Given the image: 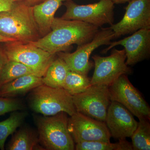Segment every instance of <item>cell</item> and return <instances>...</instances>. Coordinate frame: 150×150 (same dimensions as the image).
Segmentation results:
<instances>
[{
    "mask_svg": "<svg viewBox=\"0 0 150 150\" xmlns=\"http://www.w3.org/2000/svg\"><path fill=\"white\" fill-rule=\"evenodd\" d=\"M99 28L84 22L55 18L48 34L29 42L51 55L67 51L73 44L80 46L93 39Z\"/></svg>",
    "mask_w": 150,
    "mask_h": 150,
    "instance_id": "1",
    "label": "cell"
},
{
    "mask_svg": "<svg viewBox=\"0 0 150 150\" xmlns=\"http://www.w3.org/2000/svg\"><path fill=\"white\" fill-rule=\"evenodd\" d=\"M33 10V6L14 2L10 10L0 13V35L23 43L38 40L41 36Z\"/></svg>",
    "mask_w": 150,
    "mask_h": 150,
    "instance_id": "2",
    "label": "cell"
},
{
    "mask_svg": "<svg viewBox=\"0 0 150 150\" xmlns=\"http://www.w3.org/2000/svg\"><path fill=\"white\" fill-rule=\"evenodd\" d=\"M67 115L62 112L36 118L39 143L45 149H75L74 142L68 130Z\"/></svg>",
    "mask_w": 150,
    "mask_h": 150,
    "instance_id": "3",
    "label": "cell"
},
{
    "mask_svg": "<svg viewBox=\"0 0 150 150\" xmlns=\"http://www.w3.org/2000/svg\"><path fill=\"white\" fill-rule=\"evenodd\" d=\"M29 103L33 111L44 116L63 112L71 116L76 112L73 96L63 88H54L44 84L33 90Z\"/></svg>",
    "mask_w": 150,
    "mask_h": 150,
    "instance_id": "4",
    "label": "cell"
},
{
    "mask_svg": "<svg viewBox=\"0 0 150 150\" xmlns=\"http://www.w3.org/2000/svg\"><path fill=\"white\" fill-rule=\"evenodd\" d=\"M3 43L2 48L8 61L19 62L30 67L40 77L56 58V55H51L30 43L13 41Z\"/></svg>",
    "mask_w": 150,
    "mask_h": 150,
    "instance_id": "5",
    "label": "cell"
},
{
    "mask_svg": "<svg viewBox=\"0 0 150 150\" xmlns=\"http://www.w3.org/2000/svg\"><path fill=\"white\" fill-rule=\"evenodd\" d=\"M94 4L80 5L73 1L64 3L66 12L61 18L68 20H76L93 25L98 28L114 22L115 4L111 0H99Z\"/></svg>",
    "mask_w": 150,
    "mask_h": 150,
    "instance_id": "6",
    "label": "cell"
},
{
    "mask_svg": "<svg viewBox=\"0 0 150 150\" xmlns=\"http://www.w3.org/2000/svg\"><path fill=\"white\" fill-rule=\"evenodd\" d=\"M114 39V32L110 27L101 28L91 40L78 46L74 52H59L56 54L64 61L70 71L87 76L94 66L93 62L89 60L92 53L100 46L109 45Z\"/></svg>",
    "mask_w": 150,
    "mask_h": 150,
    "instance_id": "7",
    "label": "cell"
},
{
    "mask_svg": "<svg viewBox=\"0 0 150 150\" xmlns=\"http://www.w3.org/2000/svg\"><path fill=\"white\" fill-rule=\"evenodd\" d=\"M95 69L91 79V85L110 86L122 75H130L132 71L126 64L124 49H112L109 56L94 55L92 57Z\"/></svg>",
    "mask_w": 150,
    "mask_h": 150,
    "instance_id": "8",
    "label": "cell"
},
{
    "mask_svg": "<svg viewBox=\"0 0 150 150\" xmlns=\"http://www.w3.org/2000/svg\"><path fill=\"white\" fill-rule=\"evenodd\" d=\"M111 101L119 103L139 120H150L149 104L136 88L129 81L127 75H122L108 87Z\"/></svg>",
    "mask_w": 150,
    "mask_h": 150,
    "instance_id": "9",
    "label": "cell"
},
{
    "mask_svg": "<svg viewBox=\"0 0 150 150\" xmlns=\"http://www.w3.org/2000/svg\"><path fill=\"white\" fill-rule=\"evenodd\" d=\"M73 103L77 112L105 121L110 100L108 87L94 85L81 93L73 96Z\"/></svg>",
    "mask_w": 150,
    "mask_h": 150,
    "instance_id": "10",
    "label": "cell"
},
{
    "mask_svg": "<svg viewBox=\"0 0 150 150\" xmlns=\"http://www.w3.org/2000/svg\"><path fill=\"white\" fill-rule=\"evenodd\" d=\"M68 128L74 143L110 142L111 135L106 123L76 112L68 118Z\"/></svg>",
    "mask_w": 150,
    "mask_h": 150,
    "instance_id": "11",
    "label": "cell"
},
{
    "mask_svg": "<svg viewBox=\"0 0 150 150\" xmlns=\"http://www.w3.org/2000/svg\"><path fill=\"white\" fill-rule=\"evenodd\" d=\"M119 22L110 25L115 38L132 34L143 28H150V0H131Z\"/></svg>",
    "mask_w": 150,
    "mask_h": 150,
    "instance_id": "12",
    "label": "cell"
},
{
    "mask_svg": "<svg viewBox=\"0 0 150 150\" xmlns=\"http://www.w3.org/2000/svg\"><path fill=\"white\" fill-rule=\"evenodd\" d=\"M120 45L124 47L126 64L128 66H134L148 59L150 54V28L139 30L123 39L110 42L101 53L106 54L115 46Z\"/></svg>",
    "mask_w": 150,
    "mask_h": 150,
    "instance_id": "13",
    "label": "cell"
},
{
    "mask_svg": "<svg viewBox=\"0 0 150 150\" xmlns=\"http://www.w3.org/2000/svg\"><path fill=\"white\" fill-rule=\"evenodd\" d=\"M105 122L111 137L118 140L131 137L138 123L127 108L115 101L110 102Z\"/></svg>",
    "mask_w": 150,
    "mask_h": 150,
    "instance_id": "14",
    "label": "cell"
},
{
    "mask_svg": "<svg viewBox=\"0 0 150 150\" xmlns=\"http://www.w3.org/2000/svg\"><path fill=\"white\" fill-rule=\"evenodd\" d=\"M71 0H43L33 6V15L41 37L51 30L56 11L64 2Z\"/></svg>",
    "mask_w": 150,
    "mask_h": 150,
    "instance_id": "15",
    "label": "cell"
},
{
    "mask_svg": "<svg viewBox=\"0 0 150 150\" xmlns=\"http://www.w3.org/2000/svg\"><path fill=\"white\" fill-rule=\"evenodd\" d=\"M42 77L27 75L17 78L0 87V97L13 98L23 95L43 85Z\"/></svg>",
    "mask_w": 150,
    "mask_h": 150,
    "instance_id": "16",
    "label": "cell"
},
{
    "mask_svg": "<svg viewBox=\"0 0 150 150\" xmlns=\"http://www.w3.org/2000/svg\"><path fill=\"white\" fill-rule=\"evenodd\" d=\"M38 137L30 129L23 127L13 136L8 145V150H44L39 146Z\"/></svg>",
    "mask_w": 150,
    "mask_h": 150,
    "instance_id": "17",
    "label": "cell"
},
{
    "mask_svg": "<svg viewBox=\"0 0 150 150\" xmlns=\"http://www.w3.org/2000/svg\"><path fill=\"white\" fill-rule=\"evenodd\" d=\"M69 71L63 59L59 57L55 58L42 77L43 84L54 88H63L65 79Z\"/></svg>",
    "mask_w": 150,
    "mask_h": 150,
    "instance_id": "18",
    "label": "cell"
},
{
    "mask_svg": "<svg viewBox=\"0 0 150 150\" xmlns=\"http://www.w3.org/2000/svg\"><path fill=\"white\" fill-rule=\"evenodd\" d=\"M27 75L39 76L30 67L19 62L7 61L4 66L0 76V87L17 78Z\"/></svg>",
    "mask_w": 150,
    "mask_h": 150,
    "instance_id": "19",
    "label": "cell"
},
{
    "mask_svg": "<svg viewBox=\"0 0 150 150\" xmlns=\"http://www.w3.org/2000/svg\"><path fill=\"white\" fill-rule=\"evenodd\" d=\"M27 115L26 112L14 111L8 118L0 122V149L4 150L8 137L22 124Z\"/></svg>",
    "mask_w": 150,
    "mask_h": 150,
    "instance_id": "20",
    "label": "cell"
},
{
    "mask_svg": "<svg viewBox=\"0 0 150 150\" xmlns=\"http://www.w3.org/2000/svg\"><path fill=\"white\" fill-rule=\"evenodd\" d=\"M139 121L137 129L131 137L133 150H150V120Z\"/></svg>",
    "mask_w": 150,
    "mask_h": 150,
    "instance_id": "21",
    "label": "cell"
},
{
    "mask_svg": "<svg viewBox=\"0 0 150 150\" xmlns=\"http://www.w3.org/2000/svg\"><path fill=\"white\" fill-rule=\"evenodd\" d=\"M91 86V79L87 75L69 71L65 79L63 88L74 96L83 92Z\"/></svg>",
    "mask_w": 150,
    "mask_h": 150,
    "instance_id": "22",
    "label": "cell"
},
{
    "mask_svg": "<svg viewBox=\"0 0 150 150\" xmlns=\"http://www.w3.org/2000/svg\"><path fill=\"white\" fill-rule=\"evenodd\" d=\"M76 150H132V144L125 139L118 140L116 143L93 141L76 143Z\"/></svg>",
    "mask_w": 150,
    "mask_h": 150,
    "instance_id": "23",
    "label": "cell"
},
{
    "mask_svg": "<svg viewBox=\"0 0 150 150\" xmlns=\"http://www.w3.org/2000/svg\"><path fill=\"white\" fill-rule=\"evenodd\" d=\"M24 105L20 100L0 97V116L11 112L22 110Z\"/></svg>",
    "mask_w": 150,
    "mask_h": 150,
    "instance_id": "24",
    "label": "cell"
},
{
    "mask_svg": "<svg viewBox=\"0 0 150 150\" xmlns=\"http://www.w3.org/2000/svg\"><path fill=\"white\" fill-rule=\"evenodd\" d=\"M14 3L12 0H0V13L10 10Z\"/></svg>",
    "mask_w": 150,
    "mask_h": 150,
    "instance_id": "25",
    "label": "cell"
},
{
    "mask_svg": "<svg viewBox=\"0 0 150 150\" xmlns=\"http://www.w3.org/2000/svg\"><path fill=\"white\" fill-rule=\"evenodd\" d=\"M7 61V59L3 51L1 45H0V76L4 66Z\"/></svg>",
    "mask_w": 150,
    "mask_h": 150,
    "instance_id": "26",
    "label": "cell"
},
{
    "mask_svg": "<svg viewBox=\"0 0 150 150\" xmlns=\"http://www.w3.org/2000/svg\"><path fill=\"white\" fill-rule=\"evenodd\" d=\"M14 2H22L31 6L35 5L41 2L43 0H12Z\"/></svg>",
    "mask_w": 150,
    "mask_h": 150,
    "instance_id": "27",
    "label": "cell"
},
{
    "mask_svg": "<svg viewBox=\"0 0 150 150\" xmlns=\"http://www.w3.org/2000/svg\"><path fill=\"white\" fill-rule=\"evenodd\" d=\"M13 41H16L13 39H12V38L4 37V36H3L2 35H0V43L13 42Z\"/></svg>",
    "mask_w": 150,
    "mask_h": 150,
    "instance_id": "28",
    "label": "cell"
},
{
    "mask_svg": "<svg viewBox=\"0 0 150 150\" xmlns=\"http://www.w3.org/2000/svg\"><path fill=\"white\" fill-rule=\"evenodd\" d=\"M114 4H121L128 2L131 0H111Z\"/></svg>",
    "mask_w": 150,
    "mask_h": 150,
    "instance_id": "29",
    "label": "cell"
}]
</instances>
